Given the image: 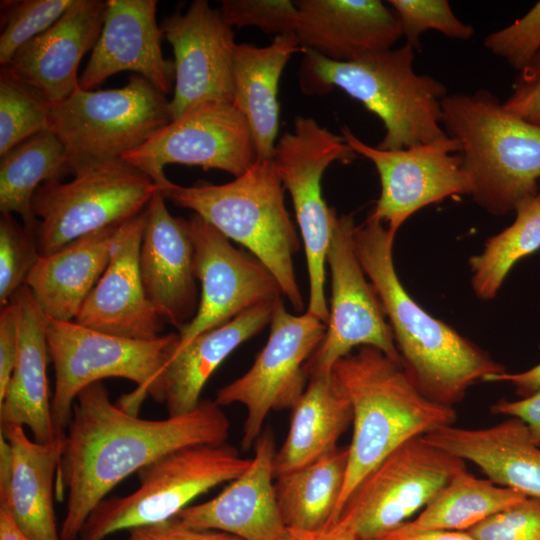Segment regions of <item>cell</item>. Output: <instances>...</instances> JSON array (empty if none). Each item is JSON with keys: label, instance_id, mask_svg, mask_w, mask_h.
<instances>
[{"label": "cell", "instance_id": "cell-1", "mask_svg": "<svg viewBox=\"0 0 540 540\" xmlns=\"http://www.w3.org/2000/svg\"><path fill=\"white\" fill-rule=\"evenodd\" d=\"M230 421L215 401L166 419L139 418L110 399L99 381L78 394L64 437L56 498H67L60 536L77 540L92 511L129 475L174 450L226 442Z\"/></svg>", "mask_w": 540, "mask_h": 540}, {"label": "cell", "instance_id": "cell-2", "mask_svg": "<svg viewBox=\"0 0 540 540\" xmlns=\"http://www.w3.org/2000/svg\"><path fill=\"white\" fill-rule=\"evenodd\" d=\"M394 239L370 215L353 232L356 255L389 319L403 369L425 396L453 407L471 385L506 370L409 295L395 270Z\"/></svg>", "mask_w": 540, "mask_h": 540}, {"label": "cell", "instance_id": "cell-3", "mask_svg": "<svg viewBox=\"0 0 540 540\" xmlns=\"http://www.w3.org/2000/svg\"><path fill=\"white\" fill-rule=\"evenodd\" d=\"M352 407V439L336 519L359 482L407 441L454 425L452 406L425 396L403 366L380 350L363 346L332 370ZM334 522V523H335Z\"/></svg>", "mask_w": 540, "mask_h": 540}, {"label": "cell", "instance_id": "cell-4", "mask_svg": "<svg viewBox=\"0 0 540 540\" xmlns=\"http://www.w3.org/2000/svg\"><path fill=\"white\" fill-rule=\"evenodd\" d=\"M414 48L406 43L337 62L301 48L299 84L308 95L340 88L361 102L383 123L384 150H401L447 137L442 124V100L448 95L443 83L413 69Z\"/></svg>", "mask_w": 540, "mask_h": 540}, {"label": "cell", "instance_id": "cell-5", "mask_svg": "<svg viewBox=\"0 0 540 540\" xmlns=\"http://www.w3.org/2000/svg\"><path fill=\"white\" fill-rule=\"evenodd\" d=\"M441 124L459 144L474 201L504 215L535 197L540 184V127L508 112L488 90L447 95Z\"/></svg>", "mask_w": 540, "mask_h": 540}, {"label": "cell", "instance_id": "cell-6", "mask_svg": "<svg viewBox=\"0 0 540 540\" xmlns=\"http://www.w3.org/2000/svg\"><path fill=\"white\" fill-rule=\"evenodd\" d=\"M159 189L165 199L193 211L244 246L272 273L294 309L304 308L293 264L300 243L273 158H256L228 183L182 186L169 180Z\"/></svg>", "mask_w": 540, "mask_h": 540}, {"label": "cell", "instance_id": "cell-7", "mask_svg": "<svg viewBox=\"0 0 540 540\" xmlns=\"http://www.w3.org/2000/svg\"><path fill=\"white\" fill-rule=\"evenodd\" d=\"M49 356L55 370L51 416L58 435H64L78 394L104 378L133 381L137 387L116 403L137 415L142 402L156 400L161 374L178 346V333L153 339H131L99 332L76 322L47 323Z\"/></svg>", "mask_w": 540, "mask_h": 540}, {"label": "cell", "instance_id": "cell-8", "mask_svg": "<svg viewBox=\"0 0 540 540\" xmlns=\"http://www.w3.org/2000/svg\"><path fill=\"white\" fill-rule=\"evenodd\" d=\"M250 462L227 442L169 452L137 472L139 486L134 492L100 502L78 540H104L122 530L172 519L197 497L235 479Z\"/></svg>", "mask_w": 540, "mask_h": 540}, {"label": "cell", "instance_id": "cell-9", "mask_svg": "<svg viewBox=\"0 0 540 540\" xmlns=\"http://www.w3.org/2000/svg\"><path fill=\"white\" fill-rule=\"evenodd\" d=\"M172 121L170 100L140 75L121 88L84 90L51 106L48 129L65 147L70 173L122 158Z\"/></svg>", "mask_w": 540, "mask_h": 540}, {"label": "cell", "instance_id": "cell-10", "mask_svg": "<svg viewBox=\"0 0 540 540\" xmlns=\"http://www.w3.org/2000/svg\"><path fill=\"white\" fill-rule=\"evenodd\" d=\"M68 182L41 185L32 200L41 256L142 212L157 190L154 181L122 158L94 163Z\"/></svg>", "mask_w": 540, "mask_h": 540}, {"label": "cell", "instance_id": "cell-11", "mask_svg": "<svg viewBox=\"0 0 540 540\" xmlns=\"http://www.w3.org/2000/svg\"><path fill=\"white\" fill-rule=\"evenodd\" d=\"M355 155L343 136L306 116L295 117L293 130L281 136L273 154L277 173L291 196L304 244L309 279L307 312L325 324L329 318L325 282L333 208L323 199L321 180L333 162L349 163Z\"/></svg>", "mask_w": 540, "mask_h": 540}, {"label": "cell", "instance_id": "cell-12", "mask_svg": "<svg viewBox=\"0 0 540 540\" xmlns=\"http://www.w3.org/2000/svg\"><path fill=\"white\" fill-rule=\"evenodd\" d=\"M462 459L413 438L383 459L351 492L333 524L364 540L417 515L461 470ZM332 525V526H333Z\"/></svg>", "mask_w": 540, "mask_h": 540}, {"label": "cell", "instance_id": "cell-13", "mask_svg": "<svg viewBox=\"0 0 540 540\" xmlns=\"http://www.w3.org/2000/svg\"><path fill=\"white\" fill-rule=\"evenodd\" d=\"M268 340L252 366L217 391L221 407L240 404L246 410L241 446L248 450L263 432L271 411L291 409L304 392L306 365L322 342L326 324L309 312L289 313L279 298L270 321Z\"/></svg>", "mask_w": 540, "mask_h": 540}, {"label": "cell", "instance_id": "cell-14", "mask_svg": "<svg viewBox=\"0 0 540 540\" xmlns=\"http://www.w3.org/2000/svg\"><path fill=\"white\" fill-rule=\"evenodd\" d=\"M353 216L333 208L327 264L331 300L325 336L309 359L308 377L330 374L334 365L356 347L369 346L401 363L400 354L380 300L358 260L353 242Z\"/></svg>", "mask_w": 540, "mask_h": 540}, {"label": "cell", "instance_id": "cell-15", "mask_svg": "<svg viewBox=\"0 0 540 540\" xmlns=\"http://www.w3.org/2000/svg\"><path fill=\"white\" fill-rule=\"evenodd\" d=\"M122 159L147 174L157 185L169 182V164L217 169L234 177L256 160L250 127L234 103H206L158 129Z\"/></svg>", "mask_w": 540, "mask_h": 540}, {"label": "cell", "instance_id": "cell-16", "mask_svg": "<svg viewBox=\"0 0 540 540\" xmlns=\"http://www.w3.org/2000/svg\"><path fill=\"white\" fill-rule=\"evenodd\" d=\"M342 136L355 154L369 159L381 184L380 196L370 214L396 235L414 213L454 195L470 194L462 170L459 144L447 137L401 150H384L361 141L348 127Z\"/></svg>", "mask_w": 540, "mask_h": 540}, {"label": "cell", "instance_id": "cell-17", "mask_svg": "<svg viewBox=\"0 0 540 540\" xmlns=\"http://www.w3.org/2000/svg\"><path fill=\"white\" fill-rule=\"evenodd\" d=\"M186 222L201 294L195 317L178 332L176 349L242 312L283 295L272 273L252 254L235 248L227 237L197 214L193 213Z\"/></svg>", "mask_w": 540, "mask_h": 540}, {"label": "cell", "instance_id": "cell-18", "mask_svg": "<svg viewBox=\"0 0 540 540\" xmlns=\"http://www.w3.org/2000/svg\"><path fill=\"white\" fill-rule=\"evenodd\" d=\"M173 48L175 87L170 112L176 120L206 103H233L234 32L219 10L195 0L161 24Z\"/></svg>", "mask_w": 540, "mask_h": 540}, {"label": "cell", "instance_id": "cell-19", "mask_svg": "<svg viewBox=\"0 0 540 540\" xmlns=\"http://www.w3.org/2000/svg\"><path fill=\"white\" fill-rule=\"evenodd\" d=\"M145 223L146 208L119 225L109 263L74 322L131 339L148 340L161 335L164 320L148 300L139 271Z\"/></svg>", "mask_w": 540, "mask_h": 540}, {"label": "cell", "instance_id": "cell-20", "mask_svg": "<svg viewBox=\"0 0 540 540\" xmlns=\"http://www.w3.org/2000/svg\"><path fill=\"white\" fill-rule=\"evenodd\" d=\"M157 188L146 207L139 271L146 296L164 321L182 329L196 315L194 247L187 222L173 217Z\"/></svg>", "mask_w": 540, "mask_h": 540}, {"label": "cell", "instance_id": "cell-21", "mask_svg": "<svg viewBox=\"0 0 540 540\" xmlns=\"http://www.w3.org/2000/svg\"><path fill=\"white\" fill-rule=\"evenodd\" d=\"M248 468L215 497L176 517L187 526L224 532L242 540H288L275 490L276 448L271 431L256 440Z\"/></svg>", "mask_w": 540, "mask_h": 540}, {"label": "cell", "instance_id": "cell-22", "mask_svg": "<svg viewBox=\"0 0 540 540\" xmlns=\"http://www.w3.org/2000/svg\"><path fill=\"white\" fill-rule=\"evenodd\" d=\"M64 437L39 443L23 426L1 424L0 507L33 540H62L54 497Z\"/></svg>", "mask_w": 540, "mask_h": 540}, {"label": "cell", "instance_id": "cell-23", "mask_svg": "<svg viewBox=\"0 0 540 540\" xmlns=\"http://www.w3.org/2000/svg\"><path fill=\"white\" fill-rule=\"evenodd\" d=\"M155 0H108L104 24L79 87L91 90L113 74L132 71L164 94L175 77L174 62L163 57Z\"/></svg>", "mask_w": 540, "mask_h": 540}, {"label": "cell", "instance_id": "cell-24", "mask_svg": "<svg viewBox=\"0 0 540 540\" xmlns=\"http://www.w3.org/2000/svg\"><path fill=\"white\" fill-rule=\"evenodd\" d=\"M106 8L107 1L74 0L56 23L23 45L6 67L52 105L63 101L79 87L80 61L99 39Z\"/></svg>", "mask_w": 540, "mask_h": 540}, {"label": "cell", "instance_id": "cell-25", "mask_svg": "<svg viewBox=\"0 0 540 540\" xmlns=\"http://www.w3.org/2000/svg\"><path fill=\"white\" fill-rule=\"evenodd\" d=\"M296 37L306 48L337 62L391 49L399 21L379 0H300Z\"/></svg>", "mask_w": 540, "mask_h": 540}, {"label": "cell", "instance_id": "cell-26", "mask_svg": "<svg viewBox=\"0 0 540 540\" xmlns=\"http://www.w3.org/2000/svg\"><path fill=\"white\" fill-rule=\"evenodd\" d=\"M423 439L473 463L495 484L540 499V446L521 420L509 417L478 429L450 425Z\"/></svg>", "mask_w": 540, "mask_h": 540}, {"label": "cell", "instance_id": "cell-27", "mask_svg": "<svg viewBox=\"0 0 540 540\" xmlns=\"http://www.w3.org/2000/svg\"><path fill=\"white\" fill-rule=\"evenodd\" d=\"M11 301L18 314L19 350L12 377L0 399L1 424L27 426L33 440L49 443L61 436L53 426L48 390L49 318L26 285Z\"/></svg>", "mask_w": 540, "mask_h": 540}, {"label": "cell", "instance_id": "cell-28", "mask_svg": "<svg viewBox=\"0 0 540 540\" xmlns=\"http://www.w3.org/2000/svg\"><path fill=\"white\" fill-rule=\"evenodd\" d=\"M277 300L258 304L175 349L161 374L155 400L166 405L168 416L182 415L197 407L204 386L222 362L270 324Z\"/></svg>", "mask_w": 540, "mask_h": 540}, {"label": "cell", "instance_id": "cell-29", "mask_svg": "<svg viewBox=\"0 0 540 540\" xmlns=\"http://www.w3.org/2000/svg\"><path fill=\"white\" fill-rule=\"evenodd\" d=\"M119 225L82 236L40 257L25 285L49 319L75 320L109 263Z\"/></svg>", "mask_w": 540, "mask_h": 540}, {"label": "cell", "instance_id": "cell-30", "mask_svg": "<svg viewBox=\"0 0 540 540\" xmlns=\"http://www.w3.org/2000/svg\"><path fill=\"white\" fill-rule=\"evenodd\" d=\"M298 51L301 45L294 34L275 36L263 47L236 44L233 103L248 122L258 159L273 158L279 129V81L289 59Z\"/></svg>", "mask_w": 540, "mask_h": 540}, {"label": "cell", "instance_id": "cell-31", "mask_svg": "<svg viewBox=\"0 0 540 540\" xmlns=\"http://www.w3.org/2000/svg\"><path fill=\"white\" fill-rule=\"evenodd\" d=\"M352 418L350 400L333 372L310 376L304 392L291 408L287 436L276 450L275 478L337 447Z\"/></svg>", "mask_w": 540, "mask_h": 540}, {"label": "cell", "instance_id": "cell-32", "mask_svg": "<svg viewBox=\"0 0 540 540\" xmlns=\"http://www.w3.org/2000/svg\"><path fill=\"white\" fill-rule=\"evenodd\" d=\"M348 446H337L311 463L276 477L280 512L289 530L316 532L331 527L344 487Z\"/></svg>", "mask_w": 540, "mask_h": 540}, {"label": "cell", "instance_id": "cell-33", "mask_svg": "<svg viewBox=\"0 0 540 540\" xmlns=\"http://www.w3.org/2000/svg\"><path fill=\"white\" fill-rule=\"evenodd\" d=\"M70 172L65 147L45 130L21 142L0 160V211L17 214L22 224L36 233L38 220L32 200L44 183L60 180Z\"/></svg>", "mask_w": 540, "mask_h": 540}, {"label": "cell", "instance_id": "cell-34", "mask_svg": "<svg viewBox=\"0 0 540 540\" xmlns=\"http://www.w3.org/2000/svg\"><path fill=\"white\" fill-rule=\"evenodd\" d=\"M524 495L463 469L411 520L415 530L468 531L522 502Z\"/></svg>", "mask_w": 540, "mask_h": 540}, {"label": "cell", "instance_id": "cell-35", "mask_svg": "<svg viewBox=\"0 0 540 540\" xmlns=\"http://www.w3.org/2000/svg\"><path fill=\"white\" fill-rule=\"evenodd\" d=\"M514 222L489 238L469 263L472 288L482 300L493 299L513 266L540 248V202L529 198L515 209Z\"/></svg>", "mask_w": 540, "mask_h": 540}, {"label": "cell", "instance_id": "cell-36", "mask_svg": "<svg viewBox=\"0 0 540 540\" xmlns=\"http://www.w3.org/2000/svg\"><path fill=\"white\" fill-rule=\"evenodd\" d=\"M52 104L16 77L8 67L0 70V156L48 129Z\"/></svg>", "mask_w": 540, "mask_h": 540}, {"label": "cell", "instance_id": "cell-37", "mask_svg": "<svg viewBox=\"0 0 540 540\" xmlns=\"http://www.w3.org/2000/svg\"><path fill=\"white\" fill-rule=\"evenodd\" d=\"M74 0L4 1V28L0 36V63L6 66L26 43L49 29Z\"/></svg>", "mask_w": 540, "mask_h": 540}, {"label": "cell", "instance_id": "cell-38", "mask_svg": "<svg viewBox=\"0 0 540 540\" xmlns=\"http://www.w3.org/2000/svg\"><path fill=\"white\" fill-rule=\"evenodd\" d=\"M35 234L10 213L0 217V305L10 303L40 259Z\"/></svg>", "mask_w": 540, "mask_h": 540}, {"label": "cell", "instance_id": "cell-39", "mask_svg": "<svg viewBox=\"0 0 540 540\" xmlns=\"http://www.w3.org/2000/svg\"><path fill=\"white\" fill-rule=\"evenodd\" d=\"M402 36L414 49L420 47V36L435 30L456 40H469L474 35L473 26L459 20L446 0H390Z\"/></svg>", "mask_w": 540, "mask_h": 540}, {"label": "cell", "instance_id": "cell-40", "mask_svg": "<svg viewBox=\"0 0 540 540\" xmlns=\"http://www.w3.org/2000/svg\"><path fill=\"white\" fill-rule=\"evenodd\" d=\"M219 11L232 28L254 26L276 36L296 35L298 28V9L289 0H223Z\"/></svg>", "mask_w": 540, "mask_h": 540}, {"label": "cell", "instance_id": "cell-41", "mask_svg": "<svg viewBox=\"0 0 540 540\" xmlns=\"http://www.w3.org/2000/svg\"><path fill=\"white\" fill-rule=\"evenodd\" d=\"M484 46L522 72L540 52V1L513 24L488 34Z\"/></svg>", "mask_w": 540, "mask_h": 540}, {"label": "cell", "instance_id": "cell-42", "mask_svg": "<svg viewBox=\"0 0 540 540\" xmlns=\"http://www.w3.org/2000/svg\"><path fill=\"white\" fill-rule=\"evenodd\" d=\"M466 532L476 540H540V499L527 497Z\"/></svg>", "mask_w": 540, "mask_h": 540}, {"label": "cell", "instance_id": "cell-43", "mask_svg": "<svg viewBox=\"0 0 540 540\" xmlns=\"http://www.w3.org/2000/svg\"><path fill=\"white\" fill-rule=\"evenodd\" d=\"M127 540H242L236 536L207 529H197L172 519L129 530Z\"/></svg>", "mask_w": 540, "mask_h": 540}, {"label": "cell", "instance_id": "cell-44", "mask_svg": "<svg viewBox=\"0 0 540 540\" xmlns=\"http://www.w3.org/2000/svg\"><path fill=\"white\" fill-rule=\"evenodd\" d=\"M19 350V327L16 306L12 301L0 312V399L12 377Z\"/></svg>", "mask_w": 540, "mask_h": 540}, {"label": "cell", "instance_id": "cell-45", "mask_svg": "<svg viewBox=\"0 0 540 540\" xmlns=\"http://www.w3.org/2000/svg\"><path fill=\"white\" fill-rule=\"evenodd\" d=\"M503 106L513 115L540 127V77L530 82L517 79L513 93Z\"/></svg>", "mask_w": 540, "mask_h": 540}, {"label": "cell", "instance_id": "cell-46", "mask_svg": "<svg viewBox=\"0 0 540 540\" xmlns=\"http://www.w3.org/2000/svg\"><path fill=\"white\" fill-rule=\"evenodd\" d=\"M491 410L494 414L521 420L527 426L532 440L540 446V390L519 400H501Z\"/></svg>", "mask_w": 540, "mask_h": 540}, {"label": "cell", "instance_id": "cell-47", "mask_svg": "<svg viewBox=\"0 0 540 540\" xmlns=\"http://www.w3.org/2000/svg\"><path fill=\"white\" fill-rule=\"evenodd\" d=\"M364 540H476L466 531L415 530L402 524Z\"/></svg>", "mask_w": 540, "mask_h": 540}, {"label": "cell", "instance_id": "cell-48", "mask_svg": "<svg viewBox=\"0 0 540 540\" xmlns=\"http://www.w3.org/2000/svg\"><path fill=\"white\" fill-rule=\"evenodd\" d=\"M485 382H506L511 384L523 397L540 390V364L519 373L502 372L490 376Z\"/></svg>", "mask_w": 540, "mask_h": 540}, {"label": "cell", "instance_id": "cell-49", "mask_svg": "<svg viewBox=\"0 0 540 540\" xmlns=\"http://www.w3.org/2000/svg\"><path fill=\"white\" fill-rule=\"evenodd\" d=\"M288 540H358V538L349 529L335 524L316 532L289 530Z\"/></svg>", "mask_w": 540, "mask_h": 540}, {"label": "cell", "instance_id": "cell-50", "mask_svg": "<svg viewBox=\"0 0 540 540\" xmlns=\"http://www.w3.org/2000/svg\"><path fill=\"white\" fill-rule=\"evenodd\" d=\"M0 540H33L17 526L4 507H0Z\"/></svg>", "mask_w": 540, "mask_h": 540}, {"label": "cell", "instance_id": "cell-51", "mask_svg": "<svg viewBox=\"0 0 540 540\" xmlns=\"http://www.w3.org/2000/svg\"><path fill=\"white\" fill-rule=\"evenodd\" d=\"M540 77V52L532 61V63L521 72L519 80L523 82H530Z\"/></svg>", "mask_w": 540, "mask_h": 540}, {"label": "cell", "instance_id": "cell-52", "mask_svg": "<svg viewBox=\"0 0 540 540\" xmlns=\"http://www.w3.org/2000/svg\"><path fill=\"white\" fill-rule=\"evenodd\" d=\"M538 201L540 202V184H539V189H538V193L536 195Z\"/></svg>", "mask_w": 540, "mask_h": 540}]
</instances>
